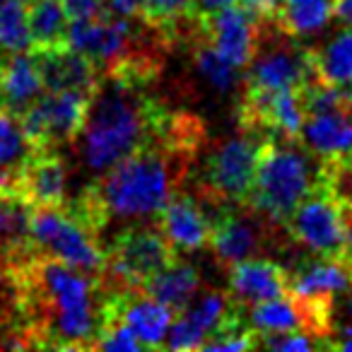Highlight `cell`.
Listing matches in <instances>:
<instances>
[{
  "label": "cell",
  "instance_id": "5b68a950",
  "mask_svg": "<svg viewBox=\"0 0 352 352\" xmlns=\"http://www.w3.org/2000/svg\"><path fill=\"white\" fill-rule=\"evenodd\" d=\"M268 135L256 131H244L232 138L212 142L206 157L201 160L198 171L193 169V191L215 210L225 203H246L254 184L256 162L261 145Z\"/></svg>",
  "mask_w": 352,
  "mask_h": 352
},
{
  "label": "cell",
  "instance_id": "f1b7e54d",
  "mask_svg": "<svg viewBox=\"0 0 352 352\" xmlns=\"http://www.w3.org/2000/svg\"><path fill=\"white\" fill-rule=\"evenodd\" d=\"M63 10L68 22H82L104 15L109 8L104 0H63Z\"/></svg>",
  "mask_w": 352,
  "mask_h": 352
},
{
  "label": "cell",
  "instance_id": "83f0119b",
  "mask_svg": "<svg viewBox=\"0 0 352 352\" xmlns=\"http://www.w3.org/2000/svg\"><path fill=\"white\" fill-rule=\"evenodd\" d=\"M261 347H268V350H283V352H289V350H302V352H309V350H321L316 340L307 333H283V336H268L261 340Z\"/></svg>",
  "mask_w": 352,
  "mask_h": 352
},
{
  "label": "cell",
  "instance_id": "836d02e7",
  "mask_svg": "<svg viewBox=\"0 0 352 352\" xmlns=\"http://www.w3.org/2000/svg\"><path fill=\"white\" fill-rule=\"evenodd\" d=\"M333 350H352V328H336V338H333Z\"/></svg>",
  "mask_w": 352,
  "mask_h": 352
},
{
  "label": "cell",
  "instance_id": "4fadbf2b",
  "mask_svg": "<svg viewBox=\"0 0 352 352\" xmlns=\"http://www.w3.org/2000/svg\"><path fill=\"white\" fill-rule=\"evenodd\" d=\"M299 142L316 157L323 171L352 160V94L316 113H304Z\"/></svg>",
  "mask_w": 352,
  "mask_h": 352
},
{
  "label": "cell",
  "instance_id": "cb8c5ba5",
  "mask_svg": "<svg viewBox=\"0 0 352 352\" xmlns=\"http://www.w3.org/2000/svg\"><path fill=\"white\" fill-rule=\"evenodd\" d=\"M246 318H249L251 328L261 336V340L268 336H283V333H307L302 311L289 294L251 304L246 309Z\"/></svg>",
  "mask_w": 352,
  "mask_h": 352
},
{
  "label": "cell",
  "instance_id": "d590c367",
  "mask_svg": "<svg viewBox=\"0 0 352 352\" xmlns=\"http://www.w3.org/2000/svg\"><path fill=\"white\" fill-rule=\"evenodd\" d=\"M350 311H352V285H350Z\"/></svg>",
  "mask_w": 352,
  "mask_h": 352
},
{
  "label": "cell",
  "instance_id": "3957f363",
  "mask_svg": "<svg viewBox=\"0 0 352 352\" xmlns=\"http://www.w3.org/2000/svg\"><path fill=\"white\" fill-rule=\"evenodd\" d=\"M150 89L113 75H99L82 131L73 140L80 164L92 179L150 140L166 107Z\"/></svg>",
  "mask_w": 352,
  "mask_h": 352
},
{
  "label": "cell",
  "instance_id": "603a6c76",
  "mask_svg": "<svg viewBox=\"0 0 352 352\" xmlns=\"http://www.w3.org/2000/svg\"><path fill=\"white\" fill-rule=\"evenodd\" d=\"M27 20L32 36L30 51L68 44V17L63 10V0H30Z\"/></svg>",
  "mask_w": 352,
  "mask_h": 352
},
{
  "label": "cell",
  "instance_id": "30bf717a",
  "mask_svg": "<svg viewBox=\"0 0 352 352\" xmlns=\"http://www.w3.org/2000/svg\"><path fill=\"white\" fill-rule=\"evenodd\" d=\"M314 75L309 60V46L280 32L265 17H258V44L254 58L241 73L239 87L256 89H297L304 80Z\"/></svg>",
  "mask_w": 352,
  "mask_h": 352
},
{
  "label": "cell",
  "instance_id": "8fae6325",
  "mask_svg": "<svg viewBox=\"0 0 352 352\" xmlns=\"http://www.w3.org/2000/svg\"><path fill=\"white\" fill-rule=\"evenodd\" d=\"M89 92L82 89H58L44 92L30 109L20 113L22 131L34 147H65L73 145L82 131L89 109Z\"/></svg>",
  "mask_w": 352,
  "mask_h": 352
},
{
  "label": "cell",
  "instance_id": "9a60e30c",
  "mask_svg": "<svg viewBox=\"0 0 352 352\" xmlns=\"http://www.w3.org/2000/svg\"><path fill=\"white\" fill-rule=\"evenodd\" d=\"M198 32L244 73L258 44V17L244 6H227L208 17H196Z\"/></svg>",
  "mask_w": 352,
  "mask_h": 352
},
{
  "label": "cell",
  "instance_id": "ffe728a7",
  "mask_svg": "<svg viewBox=\"0 0 352 352\" xmlns=\"http://www.w3.org/2000/svg\"><path fill=\"white\" fill-rule=\"evenodd\" d=\"M336 0H278L273 15L265 17L280 32L302 39V36L316 34L331 22Z\"/></svg>",
  "mask_w": 352,
  "mask_h": 352
},
{
  "label": "cell",
  "instance_id": "ba28073f",
  "mask_svg": "<svg viewBox=\"0 0 352 352\" xmlns=\"http://www.w3.org/2000/svg\"><path fill=\"white\" fill-rule=\"evenodd\" d=\"M104 246V285L142 287L152 275L176 258V251L164 239L160 227L126 225Z\"/></svg>",
  "mask_w": 352,
  "mask_h": 352
},
{
  "label": "cell",
  "instance_id": "44dd1931",
  "mask_svg": "<svg viewBox=\"0 0 352 352\" xmlns=\"http://www.w3.org/2000/svg\"><path fill=\"white\" fill-rule=\"evenodd\" d=\"M186 46L191 49L193 68H196V73L201 75L208 87H212L217 94L239 92L241 70L236 68V65H232L230 60L198 32V22H196V32L188 36Z\"/></svg>",
  "mask_w": 352,
  "mask_h": 352
},
{
  "label": "cell",
  "instance_id": "4dcf8cb0",
  "mask_svg": "<svg viewBox=\"0 0 352 352\" xmlns=\"http://www.w3.org/2000/svg\"><path fill=\"white\" fill-rule=\"evenodd\" d=\"M104 3H107L109 10L116 12V15L135 20V17H142V3H145V0H104Z\"/></svg>",
  "mask_w": 352,
  "mask_h": 352
},
{
  "label": "cell",
  "instance_id": "e0dca14e",
  "mask_svg": "<svg viewBox=\"0 0 352 352\" xmlns=\"http://www.w3.org/2000/svg\"><path fill=\"white\" fill-rule=\"evenodd\" d=\"M36 60L44 92H58V89H82L94 92L99 82V68L85 54L75 51L70 44L56 46V49L30 51Z\"/></svg>",
  "mask_w": 352,
  "mask_h": 352
},
{
  "label": "cell",
  "instance_id": "d6a6232c",
  "mask_svg": "<svg viewBox=\"0 0 352 352\" xmlns=\"http://www.w3.org/2000/svg\"><path fill=\"white\" fill-rule=\"evenodd\" d=\"M333 15L338 22L352 27V0H336V8H333Z\"/></svg>",
  "mask_w": 352,
  "mask_h": 352
},
{
  "label": "cell",
  "instance_id": "e575fe53",
  "mask_svg": "<svg viewBox=\"0 0 352 352\" xmlns=\"http://www.w3.org/2000/svg\"><path fill=\"white\" fill-rule=\"evenodd\" d=\"M3 58H6V51H0V75H3Z\"/></svg>",
  "mask_w": 352,
  "mask_h": 352
},
{
  "label": "cell",
  "instance_id": "6da1fadb",
  "mask_svg": "<svg viewBox=\"0 0 352 352\" xmlns=\"http://www.w3.org/2000/svg\"><path fill=\"white\" fill-rule=\"evenodd\" d=\"M3 270L25 350H92L107 294L102 275L34 251Z\"/></svg>",
  "mask_w": 352,
  "mask_h": 352
},
{
  "label": "cell",
  "instance_id": "2e32d148",
  "mask_svg": "<svg viewBox=\"0 0 352 352\" xmlns=\"http://www.w3.org/2000/svg\"><path fill=\"white\" fill-rule=\"evenodd\" d=\"M227 283H230L227 292L232 294V299L246 309L251 304L289 294L287 265L273 258H263V256H254V258L234 263L227 270Z\"/></svg>",
  "mask_w": 352,
  "mask_h": 352
},
{
  "label": "cell",
  "instance_id": "9c48e42d",
  "mask_svg": "<svg viewBox=\"0 0 352 352\" xmlns=\"http://www.w3.org/2000/svg\"><path fill=\"white\" fill-rule=\"evenodd\" d=\"M285 236L311 256L345 258V215L342 201L333 191L331 182L321 171V179L302 198L289 220L285 222Z\"/></svg>",
  "mask_w": 352,
  "mask_h": 352
},
{
  "label": "cell",
  "instance_id": "7c38bea8",
  "mask_svg": "<svg viewBox=\"0 0 352 352\" xmlns=\"http://www.w3.org/2000/svg\"><path fill=\"white\" fill-rule=\"evenodd\" d=\"M3 196H12L27 208H60L68 198V164L58 147H36L15 171Z\"/></svg>",
  "mask_w": 352,
  "mask_h": 352
},
{
  "label": "cell",
  "instance_id": "7402d4cb",
  "mask_svg": "<svg viewBox=\"0 0 352 352\" xmlns=\"http://www.w3.org/2000/svg\"><path fill=\"white\" fill-rule=\"evenodd\" d=\"M311 70L318 80L336 87L352 85V30L333 36L328 44L309 46Z\"/></svg>",
  "mask_w": 352,
  "mask_h": 352
},
{
  "label": "cell",
  "instance_id": "5bb4252c",
  "mask_svg": "<svg viewBox=\"0 0 352 352\" xmlns=\"http://www.w3.org/2000/svg\"><path fill=\"white\" fill-rule=\"evenodd\" d=\"M212 208L196 191L179 188L157 212V227L176 254H196L208 246L212 225Z\"/></svg>",
  "mask_w": 352,
  "mask_h": 352
},
{
  "label": "cell",
  "instance_id": "484cf974",
  "mask_svg": "<svg viewBox=\"0 0 352 352\" xmlns=\"http://www.w3.org/2000/svg\"><path fill=\"white\" fill-rule=\"evenodd\" d=\"M30 0H0V51L22 54L30 51V20H27Z\"/></svg>",
  "mask_w": 352,
  "mask_h": 352
},
{
  "label": "cell",
  "instance_id": "ac0fdd59",
  "mask_svg": "<svg viewBox=\"0 0 352 352\" xmlns=\"http://www.w3.org/2000/svg\"><path fill=\"white\" fill-rule=\"evenodd\" d=\"M41 94H44V82L30 51L6 54L3 75H0V107L20 116Z\"/></svg>",
  "mask_w": 352,
  "mask_h": 352
},
{
  "label": "cell",
  "instance_id": "f546056e",
  "mask_svg": "<svg viewBox=\"0 0 352 352\" xmlns=\"http://www.w3.org/2000/svg\"><path fill=\"white\" fill-rule=\"evenodd\" d=\"M236 0H188V15L208 17L227 6H234Z\"/></svg>",
  "mask_w": 352,
  "mask_h": 352
},
{
  "label": "cell",
  "instance_id": "277c9868",
  "mask_svg": "<svg viewBox=\"0 0 352 352\" xmlns=\"http://www.w3.org/2000/svg\"><path fill=\"white\" fill-rule=\"evenodd\" d=\"M318 179L321 164L299 142V138L268 135L261 145L246 203L275 227H285L294 208Z\"/></svg>",
  "mask_w": 352,
  "mask_h": 352
},
{
  "label": "cell",
  "instance_id": "d4e9b609",
  "mask_svg": "<svg viewBox=\"0 0 352 352\" xmlns=\"http://www.w3.org/2000/svg\"><path fill=\"white\" fill-rule=\"evenodd\" d=\"M32 150L34 147L27 140L20 118L0 107V191L10 184Z\"/></svg>",
  "mask_w": 352,
  "mask_h": 352
},
{
  "label": "cell",
  "instance_id": "8992f818",
  "mask_svg": "<svg viewBox=\"0 0 352 352\" xmlns=\"http://www.w3.org/2000/svg\"><path fill=\"white\" fill-rule=\"evenodd\" d=\"M27 239L34 254L58 258L89 275H102V241L82 225L68 203L60 208H32L27 217Z\"/></svg>",
  "mask_w": 352,
  "mask_h": 352
},
{
  "label": "cell",
  "instance_id": "1f68e13d",
  "mask_svg": "<svg viewBox=\"0 0 352 352\" xmlns=\"http://www.w3.org/2000/svg\"><path fill=\"white\" fill-rule=\"evenodd\" d=\"M246 10H251L256 17H270L278 8V0H239Z\"/></svg>",
  "mask_w": 352,
  "mask_h": 352
},
{
  "label": "cell",
  "instance_id": "7a4b0ae2",
  "mask_svg": "<svg viewBox=\"0 0 352 352\" xmlns=\"http://www.w3.org/2000/svg\"><path fill=\"white\" fill-rule=\"evenodd\" d=\"M196 164V152L164 138H150L145 145L85 184L68 208L102 241L113 225L126 227L155 217L171 193L184 188L191 179Z\"/></svg>",
  "mask_w": 352,
  "mask_h": 352
},
{
  "label": "cell",
  "instance_id": "4316f807",
  "mask_svg": "<svg viewBox=\"0 0 352 352\" xmlns=\"http://www.w3.org/2000/svg\"><path fill=\"white\" fill-rule=\"evenodd\" d=\"M188 10V0H145L142 3V22H147L150 27H155L157 34L164 39V44L171 49L169 36L171 30Z\"/></svg>",
  "mask_w": 352,
  "mask_h": 352
},
{
  "label": "cell",
  "instance_id": "52a82bcc",
  "mask_svg": "<svg viewBox=\"0 0 352 352\" xmlns=\"http://www.w3.org/2000/svg\"><path fill=\"white\" fill-rule=\"evenodd\" d=\"M283 227H275L256 212L249 203H225L212 212L208 246L222 270L254 256H268V251L283 249Z\"/></svg>",
  "mask_w": 352,
  "mask_h": 352
},
{
  "label": "cell",
  "instance_id": "d6986e66",
  "mask_svg": "<svg viewBox=\"0 0 352 352\" xmlns=\"http://www.w3.org/2000/svg\"><path fill=\"white\" fill-rule=\"evenodd\" d=\"M201 287V268L191 261H184L182 256H176L169 265H164L160 273L152 275L140 289H145L150 297H155L166 309H171V314L176 316L191 304V299L196 297Z\"/></svg>",
  "mask_w": 352,
  "mask_h": 352
},
{
  "label": "cell",
  "instance_id": "8d00e7d4",
  "mask_svg": "<svg viewBox=\"0 0 352 352\" xmlns=\"http://www.w3.org/2000/svg\"><path fill=\"white\" fill-rule=\"evenodd\" d=\"M350 94H352V92H350Z\"/></svg>",
  "mask_w": 352,
  "mask_h": 352
}]
</instances>
